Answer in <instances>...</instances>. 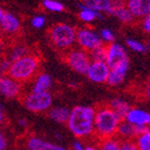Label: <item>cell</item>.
Here are the masks:
<instances>
[{
    "mask_svg": "<svg viewBox=\"0 0 150 150\" xmlns=\"http://www.w3.org/2000/svg\"><path fill=\"white\" fill-rule=\"evenodd\" d=\"M96 109L90 106L79 105L70 110L67 127L78 139H87L95 134Z\"/></svg>",
    "mask_w": 150,
    "mask_h": 150,
    "instance_id": "6da1fadb",
    "label": "cell"
},
{
    "mask_svg": "<svg viewBox=\"0 0 150 150\" xmlns=\"http://www.w3.org/2000/svg\"><path fill=\"white\" fill-rule=\"evenodd\" d=\"M122 119L108 106L101 105L96 109L95 135L99 140L117 137Z\"/></svg>",
    "mask_w": 150,
    "mask_h": 150,
    "instance_id": "7a4b0ae2",
    "label": "cell"
},
{
    "mask_svg": "<svg viewBox=\"0 0 150 150\" xmlns=\"http://www.w3.org/2000/svg\"><path fill=\"white\" fill-rule=\"evenodd\" d=\"M40 67V60L35 55L25 56L12 63L8 76L20 83L30 80L38 73Z\"/></svg>",
    "mask_w": 150,
    "mask_h": 150,
    "instance_id": "3957f363",
    "label": "cell"
},
{
    "mask_svg": "<svg viewBox=\"0 0 150 150\" xmlns=\"http://www.w3.org/2000/svg\"><path fill=\"white\" fill-rule=\"evenodd\" d=\"M78 30L74 26L65 23H59L50 28L48 37L50 43L56 48L61 50H68L77 42Z\"/></svg>",
    "mask_w": 150,
    "mask_h": 150,
    "instance_id": "277c9868",
    "label": "cell"
},
{
    "mask_svg": "<svg viewBox=\"0 0 150 150\" xmlns=\"http://www.w3.org/2000/svg\"><path fill=\"white\" fill-rule=\"evenodd\" d=\"M22 103L24 107L35 113H42L50 111L53 104V97L48 91L45 93H30L23 98Z\"/></svg>",
    "mask_w": 150,
    "mask_h": 150,
    "instance_id": "5b68a950",
    "label": "cell"
},
{
    "mask_svg": "<svg viewBox=\"0 0 150 150\" xmlns=\"http://www.w3.org/2000/svg\"><path fill=\"white\" fill-rule=\"evenodd\" d=\"M65 62L70 68L82 75H86L89 68L91 58L88 52L84 50H69L65 54Z\"/></svg>",
    "mask_w": 150,
    "mask_h": 150,
    "instance_id": "8992f818",
    "label": "cell"
},
{
    "mask_svg": "<svg viewBox=\"0 0 150 150\" xmlns=\"http://www.w3.org/2000/svg\"><path fill=\"white\" fill-rule=\"evenodd\" d=\"M106 63L110 69L129 66V58L127 52L121 44L118 43H110L107 45V60Z\"/></svg>",
    "mask_w": 150,
    "mask_h": 150,
    "instance_id": "52a82bcc",
    "label": "cell"
},
{
    "mask_svg": "<svg viewBox=\"0 0 150 150\" xmlns=\"http://www.w3.org/2000/svg\"><path fill=\"white\" fill-rule=\"evenodd\" d=\"M77 43L82 50L88 53L102 46L104 43L101 36L90 28H81L77 33Z\"/></svg>",
    "mask_w": 150,
    "mask_h": 150,
    "instance_id": "ba28073f",
    "label": "cell"
},
{
    "mask_svg": "<svg viewBox=\"0 0 150 150\" xmlns=\"http://www.w3.org/2000/svg\"><path fill=\"white\" fill-rule=\"evenodd\" d=\"M0 25L3 34L6 36H15L21 30L20 20L14 14L3 8L0 10Z\"/></svg>",
    "mask_w": 150,
    "mask_h": 150,
    "instance_id": "9c48e42d",
    "label": "cell"
},
{
    "mask_svg": "<svg viewBox=\"0 0 150 150\" xmlns=\"http://www.w3.org/2000/svg\"><path fill=\"white\" fill-rule=\"evenodd\" d=\"M110 74V67L106 62L93 61L87 70V78L95 83H106Z\"/></svg>",
    "mask_w": 150,
    "mask_h": 150,
    "instance_id": "30bf717a",
    "label": "cell"
},
{
    "mask_svg": "<svg viewBox=\"0 0 150 150\" xmlns=\"http://www.w3.org/2000/svg\"><path fill=\"white\" fill-rule=\"evenodd\" d=\"M0 93L6 99H15L21 93L20 82L16 81L8 75L1 76L0 79Z\"/></svg>",
    "mask_w": 150,
    "mask_h": 150,
    "instance_id": "8fae6325",
    "label": "cell"
},
{
    "mask_svg": "<svg viewBox=\"0 0 150 150\" xmlns=\"http://www.w3.org/2000/svg\"><path fill=\"white\" fill-rule=\"evenodd\" d=\"M107 14L115 16L124 24L133 23L135 19V17L132 15V13L130 12L129 8L126 6V2L124 0H113L112 6Z\"/></svg>",
    "mask_w": 150,
    "mask_h": 150,
    "instance_id": "7c38bea8",
    "label": "cell"
},
{
    "mask_svg": "<svg viewBox=\"0 0 150 150\" xmlns=\"http://www.w3.org/2000/svg\"><path fill=\"white\" fill-rule=\"evenodd\" d=\"M125 120L135 127H150V112L141 108H131Z\"/></svg>",
    "mask_w": 150,
    "mask_h": 150,
    "instance_id": "4fadbf2b",
    "label": "cell"
},
{
    "mask_svg": "<svg viewBox=\"0 0 150 150\" xmlns=\"http://www.w3.org/2000/svg\"><path fill=\"white\" fill-rule=\"evenodd\" d=\"M126 6L138 19H143L150 14V0H125Z\"/></svg>",
    "mask_w": 150,
    "mask_h": 150,
    "instance_id": "5bb4252c",
    "label": "cell"
},
{
    "mask_svg": "<svg viewBox=\"0 0 150 150\" xmlns=\"http://www.w3.org/2000/svg\"><path fill=\"white\" fill-rule=\"evenodd\" d=\"M139 134H140V131L138 128L126 120H123L118 129V132H117V138L120 139L121 141L135 140V138Z\"/></svg>",
    "mask_w": 150,
    "mask_h": 150,
    "instance_id": "9a60e30c",
    "label": "cell"
},
{
    "mask_svg": "<svg viewBox=\"0 0 150 150\" xmlns=\"http://www.w3.org/2000/svg\"><path fill=\"white\" fill-rule=\"evenodd\" d=\"M25 146L28 150H55L56 148L55 144L47 142L36 135H30V138H28L25 142Z\"/></svg>",
    "mask_w": 150,
    "mask_h": 150,
    "instance_id": "2e32d148",
    "label": "cell"
},
{
    "mask_svg": "<svg viewBox=\"0 0 150 150\" xmlns=\"http://www.w3.org/2000/svg\"><path fill=\"white\" fill-rule=\"evenodd\" d=\"M52 83H53V80L48 74H39L34 82L32 93H45L50 88Z\"/></svg>",
    "mask_w": 150,
    "mask_h": 150,
    "instance_id": "e0dca14e",
    "label": "cell"
},
{
    "mask_svg": "<svg viewBox=\"0 0 150 150\" xmlns=\"http://www.w3.org/2000/svg\"><path fill=\"white\" fill-rule=\"evenodd\" d=\"M128 68H129V66H124V67L115 68V69H110V74L108 76L107 82L106 83L109 86H112V87L121 85L124 82V80H125Z\"/></svg>",
    "mask_w": 150,
    "mask_h": 150,
    "instance_id": "ac0fdd59",
    "label": "cell"
},
{
    "mask_svg": "<svg viewBox=\"0 0 150 150\" xmlns=\"http://www.w3.org/2000/svg\"><path fill=\"white\" fill-rule=\"evenodd\" d=\"M70 115V110L63 106H58V107L50 108L48 111V117L53 121L60 124H67L68 119Z\"/></svg>",
    "mask_w": 150,
    "mask_h": 150,
    "instance_id": "d6986e66",
    "label": "cell"
},
{
    "mask_svg": "<svg viewBox=\"0 0 150 150\" xmlns=\"http://www.w3.org/2000/svg\"><path fill=\"white\" fill-rule=\"evenodd\" d=\"M108 106H109L122 120H125L128 112H129V110L131 109L129 104H128L125 100H123V99H112V100L108 103Z\"/></svg>",
    "mask_w": 150,
    "mask_h": 150,
    "instance_id": "ffe728a7",
    "label": "cell"
},
{
    "mask_svg": "<svg viewBox=\"0 0 150 150\" xmlns=\"http://www.w3.org/2000/svg\"><path fill=\"white\" fill-rule=\"evenodd\" d=\"M82 3L97 12L108 13L113 4V0H82Z\"/></svg>",
    "mask_w": 150,
    "mask_h": 150,
    "instance_id": "44dd1931",
    "label": "cell"
},
{
    "mask_svg": "<svg viewBox=\"0 0 150 150\" xmlns=\"http://www.w3.org/2000/svg\"><path fill=\"white\" fill-rule=\"evenodd\" d=\"M78 8H80L79 17H80L81 20L84 21V22H93L97 18L103 19L100 12H97V11L93 10V8H88V6L84 5L83 3H78Z\"/></svg>",
    "mask_w": 150,
    "mask_h": 150,
    "instance_id": "7402d4cb",
    "label": "cell"
},
{
    "mask_svg": "<svg viewBox=\"0 0 150 150\" xmlns=\"http://www.w3.org/2000/svg\"><path fill=\"white\" fill-rule=\"evenodd\" d=\"M28 55H30V50L28 46H25L24 44H16L11 47L8 59L12 62H15V61L19 60L20 58H23Z\"/></svg>",
    "mask_w": 150,
    "mask_h": 150,
    "instance_id": "603a6c76",
    "label": "cell"
},
{
    "mask_svg": "<svg viewBox=\"0 0 150 150\" xmlns=\"http://www.w3.org/2000/svg\"><path fill=\"white\" fill-rule=\"evenodd\" d=\"M121 140L117 137L100 140L99 150H120Z\"/></svg>",
    "mask_w": 150,
    "mask_h": 150,
    "instance_id": "cb8c5ba5",
    "label": "cell"
},
{
    "mask_svg": "<svg viewBox=\"0 0 150 150\" xmlns=\"http://www.w3.org/2000/svg\"><path fill=\"white\" fill-rule=\"evenodd\" d=\"M135 142L140 150H150V127L135 138Z\"/></svg>",
    "mask_w": 150,
    "mask_h": 150,
    "instance_id": "d4e9b609",
    "label": "cell"
},
{
    "mask_svg": "<svg viewBox=\"0 0 150 150\" xmlns=\"http://www.w3.org/2000/svg\"><path fill=\"white\" fill-rule=\"evenodd\" d=\"M91 61H100V62H106L107 60V45L103 44L100 47L96 48L89 53Z\"/></svg>",
    "mask_w": 150,
    "mask_h": 150,
    "instance_id": "484cf974",
    "label": "cell"
},
{
    "mask_svg": "<svg viewBox=\"0 0 150 150\" xmlns=\"http://www.w3.org/2000/svg\"><path fill=\"white\" fill-rule=\"evenodd\" d=\"M42 5L43 8L50 11V12L59 13L64 10V5L59 1H56V0H43Z\"/></svg>",
    "mask_w": 150,
    "mask_h": 150,
    "instance_id": "4316f807",
    "label": "cell"
},
{
    "mask_svg": "<svg viewBox=\"0 0 150 150\" xmlns=\"http://www.w3.org/2000/svg\"><path fill=\"white\" fill-rule=\"evenodd\" d=\"M126 44H127V46L130 50H132L133 52H137V53H145V52H147V46L144 43L140 42L138 40H134V39H127Z\"/></svg>",
    "mask_w": 150,
    "mask_h": 150,
    "instance_id": "83f0119b",
    "label": "cell"
},
{
    "mask_svg": "<svg viewBox=\"0 0 150 150\" xmlns=\"http://www.w3.org/2000/svg\"><path fill=\"white\" fill-rule=\"evenodd\" d=\"M120 150H140L137 145L135 140H125L121 141Z\"/></svg>",
    "mask_w": 150,
    "mask_h": 150,
    "instance_id": "f1b7e54d",
    "label": "cell"
},
{
    "mask_svg": "<svg viewBox=\"0 0 150 150\" xmlns=\"http://www.w3.org/2000/svg\"><path fill=\"white\" fill-rule=\"evenodd\" d=\"M101 38H102L103 42L110 44V43H113L115 40V36H113V33L109 30V28H103L101 30Z\"/></svg>",
    "mask_w": 150,
    "mask_h": 150,
    "instance_id": "f546056e",
    "label": "cell"
},
{
    "mask_svg": "<svg viewBox=\"0 0 150 150\" xmlns=\"http://www.w3.org/2000/svg\"><path fill=\"white\" fill-rule=\"evenodd\" d=\"M30 24H32L33 28H41L42 26H44V24H45V18L40 15L35 16V17L30 20Z\"/></svg>",
    "mask_w": 150,
    "mask_h": 150,
    "instance_id": "4dcf8cb0",
    "label": "cell"
},
{
    "mask_svg": "<svg viewBox=\"0 0 150 150\" xmlns=\"http://www.w3.org/2000/svg\"><path fill=\"white\" fill-rule=\"evenodd\" d=\"M12 63H13L12 61L6 59V58L2 59V61H1V66H0V70H1L2 76L8 75V71H10L11 66H12Z\"/></svg>",
    "mask_w": 150,
    "mask_h": 150,
    "instance_id": "1f68e13d",
    "label": "cell"
},
{
    "mask_svg": "<svg viewBox=\"0 0 150 150\" xmlns=\"http://www.w3.org/2000/svg\"><path fill=\"white\" fill-rule=\"evenodd\" d=\"M141 26H142L143 30L148 34L150 36V14L148 16H146L145 18L142 19V22H141Z\"/></svg>",
    "mask_w": 150,
    "mask_h": 150,
    "instance_id": "d6a6232c",
    "label": "cell"
},
{
    "mask_svg": "<svg viewBox=\"0 0 150 150\" xmlns=\"http://www.w3.org/2000/svg\"><path fill=\"white\" fill-rule=\"evenodd\" d=\"M8 149V140L3 133H0V150Z\"/></svg>",
    "mask_w": 150,
    "mask_h": 150,
    "instance_id": "836d02e7",
    "label": "cell"
},
{
    "mask_svg": "<svg viewBox=\"0 0 150 150\" xmlns=\"http://www.w3.org/2000/svg\"><path fill=\"white\" fill-rule=\"evenodd\" d=\"M144 93H145L146 98L150 101V76L145 83V91H144Z\"/></svg>",
    "mask_w": 150,
    "mask_h": 150,
    "instance_id": "e575fe53",
    "label": "cell"
},
{
    "mask_svg": "<svg viewBox=\"0 0 150 150\" xmlns=\"http://www.w3.org/2000/svg\"><path fill=\"white\" fill-rule=\"evenodd\" d=\"M73 150H85V146L80 141H77L73 144Z\"/></svg>",
    "mask_w": 150,
    "mask_h": 150,
    "instance_id": "d590c367",
    "label": "cell"
},
{
    "mask_svg": "<svg viewBox=\"0 0 150 150\" xmlns=\"http://www.w3.org/2000/svg\"><path fill=\"white\" fill-rule=\"evenodd\" d=\"M18 124H19V126H21V127H26L28 121L25 120V119H19V120H18Z\"/></svg>",
    "mask_w": 150,
    "mask_h": 150,
    "instance_id": "8d00e7d4",
    "label": "cell"
},
{
    "mask_svg": "<svg viewBox=\"0 0 150 150\" xmlns=\"http://www.w3.org/2000/svg\"><path fill=\"white\" fill-rule=\"evenodd\" d=\"M0 120H1V122H3V120H4V113H3L2 106H1V108H0Z\"/></svg>",
    "mask_w": 150,
    "mask_h": 150,
    "instance_id": "74e56055",
    "label": "cell"
},
{
    "mask_svg": "<svg viewBox=\"0 0 150 150\" xmlns=\"http://www.w3.org/2000/svg\"><path fill=\"white\" fill-rule=\"evenodd\" d=\"M85 150H98V149L96 147H93V146H86Z\"/></svg>",
    "mask_w": 150,
    "mask_h": 150,
    "instance_id": "f35d334b",
    "label": "cell"
},
{
    "mask_svg": "<svg viewBox=\"0 0 150 150\" xmlns=\"http://www.w3.org/2000/svg\"><path fill=\"white\" fill-rule=\"evenodd\" d=\"M146 46H147V50L150 53V38H149V39H148V41H147V45H146Z\"/></svg>",
    "mask_w": 150,
    "mask_h": 150,
    "instance_id": "ab89813d",
    "label": "cell"
}]
</instances>
